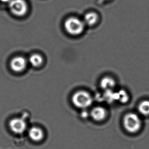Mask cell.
Listing matches in <instances>:
<instances>
[{"instance_id":"1","label":"cell","mask_w":149,"mask_h":149,"mask_svg":"<svg viewBox=\"0 0 149 149\" xmlns=\"http://www.w3.org/2000/svg\"><path fill=\"white\" fill-rule=\"evenodd\" d=\"M84 22L75 17L67 18L65 22V28L67 32L74 36L81 34L85 28Z\"/></svg>"},{"instance_id":"2","label":"cell","mask_w":149,"mask_h":149,"mask_svg":"<svg viewBox=\"0 0 149 149\" xmlns=\"http://www.w3.org/2000/svg\"><path fill=\"white\" fill-rule=\"evenodd\" d=\"M73 104L79 109H86L93 103V99L89 93L84 91H79L74 94L72 98Z\"/></svg>"},{"instance_id":"3","label":"cell","mask_w":149,"mask_h":149,"mask_svg":"<svg viewBox=\"0 0 149 149\" xmlns=\"http://www.w3.org/2000/svg\"><path fill=\"white\" fill-rule=\"evenodd\" d=\"M123 125L128 132L131 133H136L141 129V120L136 114L129 113L125 115L124 118Z\"/></svg>"},{"instance_id":"4","label":"cell","mask_w":149,"mask_h":149,"mask_svg":"<svg viewBox=\"0 0 149 149\" xmlns=\"http://www.w3.org/2000/svg\"><path fill=\"white\" fill-rule=\"evenodd\" d=\"M9 7L12 14L18 16H22L28 11V5L25 0H10Z\"/></svg>"},{"instance_id":"5","label":"cell","mask_w":149,"mask_h":149,"mask_svg":"<svg viewBox=\"0 0 149 149\" xmlns=\"http://www.w3.org/2000/svg\"><path fill=\"white\" fill-rule=\"evenodd\" d=\"M9 127L13 132L16 134H22L26 129V122L24 119L21 118L12 119L9 123Z\"/></svg>"},{"instance_id":"6","label":"cell","mask_w":149,"mask_h":149,"mask_svg":"<svg viewBox=\"0 0 149 149\" xmlns=\"http://www.w3.org/2000/svg\"><path fill=\"white\" fill-rule=\"evenodd\" d=\"M27 65L26 58L22 56H16L10 62V67L12 70L16 72H20L24 70Z\"/></svg>"},{"instance_id":"7","label":"cell","mask_w":149,"mask_h":149,"mask_svg":"<svg viewBox=\"0 0 149 149\" xmlns=\"http://www.w3.org/2000/svg\"><path fill=\"white\" fill-rule=\"evenodd\" d=\"M91 115L95 121H101L106 118V111L102 107H96L91 111Z\"/></svg>"},{"instance_id":"8","label":"cell","mask_w":149,"mask_h":149,"mask_svg":"<svg viewBox=\"0 0 149 149\" xmlns=\"http://www.w3.org/2000/svg\"><path fill=\"white\" fill-rule=\"evenodd\" d=\"M29 136L31 139L34 141H41L44 137V133L42 130L38 127H32L30 129L28 132Z\"/></svg>"},{"instance_id":"9","label":"cell","mask_w":149,"mask_h":149,"mask_svg":"<svg viewBox=\"0 0 149 149\" xmlns=\"http://www.w3.org/2000/svg\"><path fill=\"white\" fill-rule=\"evenodd\" d=\"M99 16L97 13L90 12L85 15L83 22L85 24H87L89 26H93L97 24Z\"/></svg>"},{"instance_id":"10","label":"cell","mask_w":149,"mask_h":149,"mask_svg":"<svg viewBox=\"0 0 149 149\" xmlns=\"http://www.w3.org/2000/svg\"><path fill=\"white\" fill-rule=\"evenodd\" d=\"M115 80L110 77H104L101 81L100 85L102 89L106 90H112L115 86Z\"/></svg>"},{"instance_id":"11","label":"cell","mask_w":149,"mask_h":149,"mask_svg":"<svg viewBox=\"0 0 149 149\" xmlns=\"http://www.w3.org/2000/svg\"><path fill=\"white\" fill-rule=\"evenodd\" d=\"M42 56L39 54H33L31 55L29 58V61L31 65L34 67H39L43 63Z\"/></svg>"},{"instance_id":"12","label":"cell","mask_w":149,"mask_h":149,"mask_svg":"<svg viewBox=\"0 0 149 149\" xmlns=\"http://www.w3.org/2000/svg\"><path fill=\"white\" fill-rule=\"evenodd\" d=\"M139 113L144 116L149 115V101L144 100L142 101L138 107Z\"/></svg>"},{"instance_id":"13","label":"cell","mask_w":149,"mask_h":149,"mask_svg":"<svg viewBox=\"0 0 149 149\" xmlns=\"http://www.w3.org/2000/svg\"><path fill=\"white\" fill-rule=\"evenodd\" d=\"M129 95L124 90H121L117 93V99L121 102L123 103H126L129 100Z\"/></svg>"},{"instance_id":"14","label":"cell","mask_w":149,"mask_h":149,"mask_svg":"<svg viewBox=\"0 0 149 149\" xmlns=\"http://www.w3.org/2000/svg\"><path fill=\"white\" fill-rule=\"evenodd\" d=\"M104 96L105 99L109 102L117 100V93H114L112 90H106Z\"/></svg>"},{"instance_id":"15","label":"cell","mask_w":149,"mask_h":149,"mask_svg":"<svg viewBox=\"0 0 149 149\" xmlns=\"http://www.w3.org/2000/svg\"><path fill=\"white\" fill-rule=\"evenodd\" d=\"M1 2H4V3H7V2H9L10 0H0Z\"/></svg>"},{"instance_id":"16","label":"cell","mask_w":149,"mask_h":149,"mask_svg":"<svg viewBox=\"0 0 149 149\" xmlns=\"http://www.w3.org/2000/svg\"><path fill=\"white\" fill-rule=\"evenodd\" d=\"M102 1H108V0H102Z\"/></svg>"}]
</instances>
